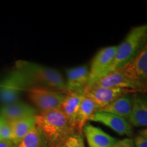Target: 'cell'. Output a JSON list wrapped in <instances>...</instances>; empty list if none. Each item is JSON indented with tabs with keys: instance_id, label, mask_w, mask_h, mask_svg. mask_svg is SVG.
Returning a JSON list of instances; mask_svg holds the SVG:
<instances>
[{
	"instance_id": "obj_19",
	"label": "cell",
	"mask_w": 147,
	"mask_h": 147,
	"mask_svg": "<svg viewBox=\"0 0 147 147\" xmlns=\"http://www.w3.org/2000/svg\"><path fill=\"white\" fill-rule=\"evenodd\" d=\"M15 147H51L41 130L36 125Z\"/></svg>"
},
{
	"instance_id": "obj_7",
	"label": "cell",
	"mask_w": 147,
	"mask_h": 147,
	"mask_svg": "<svg viewBox=\"0 0 147 147\" xmlns=\"http://www.w3.org/2000/svg\"><path fill=\"white\" fill-rule=\"evenodd\" d=\"M120 71L135 84L138 91L147 92V43L136 58Z\"/></svg>"
},
{
	"instance_id": "obj_16",
	"label": "cell",
	"mask_w": 147,
	"mask_h": 147,
	"mask_svg": "<svg viewBox=\"0 0 147 147\" xmlns=\"http://www.w3.org/2000/svg\"><path fill=\"white\" fill-rule=\"evenodd\" d=\"M132 93L122 95L108 106L97 112L113 114L128 120L132 108Z\"/></svg>"
},
{
	"instance_id": "obj_17",
	"label": "cell",
	"mask_w": 147,
	"mask_h": 147,
	"mask_svg": "<svg viewBox=\"0 0 147 147\" xmlns=\"http://www.w3.org/2000/svg\"><path fill=\"white\" fill-rule=\"evenodd\" d=\"M8 122L12 131V142L15 145L21 142L22 139L36 125V116Z\"/></svg>"
},
{
	"instance_id": "obj_23",
	"label": "cell",
	"mask_w": 147,
	"mask_h": 147,
	"mask_svg": "<svg viewBox=\"0 0 147 147\" xmlns=\"http://www.w3.org/2000/svg\"><path fill=\"white\" fill-rule=\"evenodd\" d=\"M136 147H147V140L140 136H138L134 140Z\"/></svg>"
},
{
	"instance_id": "obj_22",
	"label": "cell",
	"mask_w": 147,
	"mask_h": 147,
	"mask_svg": "<svg viewBox=\"0 0 147 147\" xmlns=\"http://www.w3.org/2000/svg\"><path fill=\"white\" fill-rule=\"evenodd\" d=\"M115 147H136L134 140L131 138H124L117 140Z\"/></svg>"
},
{
	"instance_id": "obj_20",
	"label": "cell",
	"mask_w": 147,
	"mask_h": 147,
	"mask_svg": "<svg viewBox=\"0 0 147 147\" xmlns=\"http://www.w3.org/2000/svg\"><path fill=\"white\" fill-rule=\"evenodd\" d=\"M12 131L10 123L6 119L0 115V142L12 140Z\"/></svg>"
},
{
	"instance_id": "obj_13",
	"label": "cell",
	"mask_w": 147,
	"mask_h": 147,
	"mask_svg": "<svg viewBox=\"0 0 147 147\" xmlns=\"http://www.w3.org/2000/svg\"><path fill=\"white\" fill-rule=\"evenodd\" d=\"M0 115L8 121L35 117L36 110L24 102H17L10 105L3 106L0 109Z\"/></svg>"
},
{
	"instance_id": "obj_10",
	"label": "cell",
	"mask_w": 147,
	"mask_h": 147,
	"mask_svg": "<svg viewBox=\"0 0 147 147\" xmlns=\"http://www.w3.org/2000/svg\"><path fill=\"white\" fill-rule=\"evenodd\" d=\"M132 108L128 121L134 127H147V92L131 93Z\"/></svg>"
},
{
	"instance_id": "obj_18",
	"label": "cell",
	"mask_w": 147,
	"mask_h": 147,
	"mask_svg": "<svg viewBox=\"0 0 147 147\" xmlns=\"http://www.w3.org/2000/svg\"><path fill=\"white\" fill-rule=\"evenodd\" d=\"M97 111V106L94 102L88 97L84 96L76 117V128L78 133H82L84 127L86 125L87 121H89L91 116Z\"/></svg>"
},
{
	"instance_id": "obj_1",
	"label": "cell",
	"mask_w": 147,
	"mask_h": 147,
	"mask_svg": "<svg viewBox=\"0 0 147 147\" xmlns=\"http://www.w3.org/2000/svg\"><path fill=\"white\" fill-rule=\"evenodd\" d=\"M36 126L41 130L51 147H61L76 131L60 109L42 112L36 116Z\"/></svg>"
},
{
	"instance_id": "obj_26",
	"label": "cell",
	"mask_w": 147,
	"mask_h": 147,
	"mask_svg": "<svg viewBox=\"0 0 147 147\" xmlns=\"http://www.w3.org/2000/svg\"><path fill=\"white\" fill-rule=\"evenodd\" d=\"M89 147H96V146H93V145H91V144H89Z\"/></svg>"
},
{
	"instance_id": "obj_6",
	"label": "cell",
	"mask_w": 147,
	"mask_h": 147,
	"mask_svg": "<svg viewBox=\"0 0 147 147\" xmlns=\"http://www.w3.org/2000/svg\"><path fill=\"white\" fill-rule=\"evenodd\" d=\"M117 49L118 45L104 47L96 53L89 67V80L85 89L91 87L108 74Z\"/></svg>"
},
{
	"instance_id": "obj_25",
	"label": "cell",
	"mask_w": 147,
	"mask_h": 147,
	"mask_svg": "<svg viewBox=\"0 0 147 147\" xmlns=\"http://www.w3.org/2000/svg\"><path fill=\"white\" fill-rule=\"evenodd\" d=\"M140 136L147 140V127L146 128L144 129L141 130V131H140Z\"/></svg>"
},
{
	"instance_id": "obj_4",
	"label": "cell",
	"mask_w": 147,
	"mask_h": 147,
	"mask_svg": "<svg viewBox=\"0 0 147 147\" xmlns=\"http://www.w3.org/2000/svg\"><path fill=\"white\" fill-rule=\"evenodd\" d=\"M34 87L30 79L21 71L14 69L0 85V102L3 106L18 102L22 92Z\"/></svg>"
},
{
	"instance_id": "obj_15",
	"label": "cell",
	"mask_w": 147,
	"mask_h": 147,
	"mask_svg": "<svg viewBox=\"0 0 147 147\" xmlns=\"http://www.w3.org/2000/svg\"><path fill=\"white\" fill-rule=\"evenodd\" d=\"M83 97L82 93H67L60 107V110L67 119L69 125L76 131V117Z\"/></svg>"
},
{
	"instance_id": "obj_5",
	"label": "cell",
	"mask_w": 147,
	"mask_h": 147,
	"mask_svg": "<svg viewBox=\"0 0 147 147\" xmlns=\"http://www.w3.org/2000/svg\"><path fill=\"white\" fill-rule=\"evenodd\" d=\"M27 92L29 98L42 112L60 109L67 94V92L41 87H32Z\"/></svg>"
},
{
	"instance_id": "obj_9",
	"label": "cell",
	"mask_w": 147,
	"mask_h": 147,
	"mask_svg": "<svg viewBox=\"0 0 147 147\" xmlns=\"http://www.w3.org/2000/svg\"><path fill=\"white\" fill-rule=\"evenodd\" d=\"M89 121L100 123L121 136H132L134 134L132 125L127 119L113 114L95 112L91 116Z\"/></svg>"
},
{
	"instance_id": "obj_3",
	"label": "cell",
	"mask_w": 147,
	"mask_h": 147,
	"mask_svg": "<svg viewBox=\"0 0 147 147\" xmlns=\"http://www.w3.org/2000/svg\"><path fill=\"white\" fill-rule=\"evenodd\" d=\"M15 69L25 74L38 87L67 92L65 79L56 69L27 61H18Z\"/></svg>"
},
{
	"instance_id": "obj_8",
	"label": "cell",
	"mask_w": 147,
	"mask_h": 147,
	"mask_svg": "<svg viewBox=\"0 0 147 147\" xmlns=\"http://www.w3.org/2000/svg\"><path fill=\"white\" fill-rule=\"evenodd\" d=\"M132 92L134 91L123 88H88L81 93L94 102L99 111L122 95Z\"/></svg>"
},
{
	"instance_id": "obj_21",
	"label": "cell",
	"mask_w": 147,
	"mask_h": 147,
	"mask_svg": "<svg viewBox=\"0 0 147 147\" xmlns=\"http://www.w3.org/2000/svg\"><path fill=\"white\" fill-rule=\"evenodd\" d=\"M61 147H85L82 134L76 132L72 134Z\"/></svg>"
},
{
	"instance_id": "obj_24",
	"label": "cell",
	"mask_w": 147,
	"mask_h": 147,
	"mask_svg": "<svg viewBox=\"0 0 147 147\" xmlns=\"http://www.w3.org/2000/svg\"><path fill=\"white\" fill-rule=\"evenodd\" d=\"M16 145L12 140H5L0 142V147H15Z\"/></svg>"
},
{
	"instance_id": "obj_11",
	"label": "cell",
	"mask_w": 147,
	"mask_h": 147,
	"mask_svg": "<svg viewBox=\"0 0 147 147\" xmlns=\"http://www.w3.org/2000/svg\"><path fill=\"white\" fill-rule=\"evenodd\" d=\"M66 88L67 93H80L87 87L89 80V68L87 65H80L69 68L66 71Z\"/></svg>"
},
{
	"instance_id": "obj_14",
	"label": "cell",
	"mask_w": 147,
	"mask_h": 147,
	"mask_svg": "<svg viewBox=\"0 0 147 147\" xmlns=\"http://www.w3.org/2000/svg\"><path fill=\"white\" fill-rule=\"evenodd\" d=\"M89 88H123L138 91L135 84L120 71L106 75Z\"/></svg>"
},
{
	"instance_id": "obj_12",
	"label": "cell",
	"mask_w": 147,
	"mask_h": 147,
	"mask_svg": "<svg viewBox=\"0 0 147 147\" xmlns=\"http://www.w3.org/2000/svg\"><path fill=\"white\" fill-rule=\"evenodd\" d=\"M82 132H84L88 144L96 147H115L117 141L100 128L90 124H86Z\"/></svg>"
},
{
	"instance_id": "obj_2",
	"label": "cell",
	"mask_w": 147,
	"mask_h": 147,
	"mask_svg": "<svg viewBox=\"0 0 147 147\" xmlns=\"http://www.w3.org/2000/svg\"><path fill=\"white\" fill-rule=\"evenodd\" d=\"M147 43V23L132 28L118 45L109 74L120 71L136 58Z\"/></svg>"
}]
</instances>
